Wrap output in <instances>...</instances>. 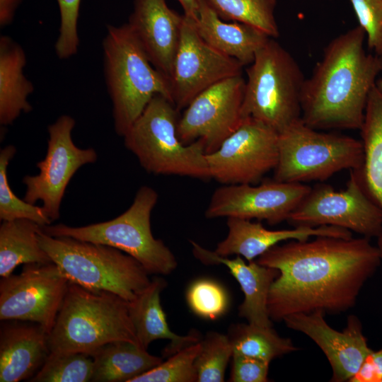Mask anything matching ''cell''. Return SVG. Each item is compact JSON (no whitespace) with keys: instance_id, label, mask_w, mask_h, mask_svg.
Returning a JSON list of instances; mask_svg holds the SVG:
<instances>
[{"instance_id":"cell-1","label":"cell","mask_w":382,"mask_h":382,"mask_svg":"<svg viewBox=\"0 0 382 382\" xmlns=\"http://www.w3.org/2000/svg\"><path fill=\"white\" fill-rule=\"evenodd\" d=\"M382 260L378 249L363 237L316 236L276 245L257 258L279 274L268 295L272 321L295 313L345 312L354 306L366 281Z\"/></svg>"},{"instance_id":"cell-2","label":"cell","mask_w":382,"mask_h":382,"mask_svg":"<svg viewBox=\"0 0 382 382\" xmlns=\"http://www.w3.org/2000/svg\"><path fill=\"white\" fill-rule=\"evenodd\" d=\"M359 25L332 40L304 81L301 120L317 129H360L371 90L382 72V55L367 54Z\"/></svg>"},{"instance_id":"cell-3","label":"cell","mask_w":382,"mask_h":382,"mask_svg":"<svg viewBox=\"0 0 382 382\" xmlns=\"http://www.w3.org/2000/svg\"><path fill=\"white\" fill-rule=\"evenodd\" d=\"M103 51L115 130L124 137L156 95L173 103L171 82L152 65L128 23L107 26Z\"/></svg>"},{"instance_id":"cell-4","label":"cell","mask_w":382,"mask_h":382,"mask_svg":"<svg viewBox=\"0 0 382 382\" xmlns=\"http://www.w3.org/2000/svg\"><path fill=\"white\" fill-rule=\"evenodd\" d=\"M47 340L50 352L88 354L115 341L139 345L127 301L71 282Z\"/></svg>"},{"instance_id":"cell-5","label":"cell","mask_w":382,"mask_h":382,"mask_svg":"<svg viewBox=\"0 0 382 382\" xmlns=\"http://www.w3.org/2000/svg\"><path fill=\"white\" fill-rule=\"evenodd\" d=\"M38 240L69 281L85 288L112 292L131 302L151 283L149 272L140 262L112 246L53 237L41 229Z\"/></svg>"},{"instance_id":"cell-6","label":"cell","mask_w":382,"mask_h":382,"mask_svg":"<svg viewBox=\"0 0 382 382\" xmlns=\"http://www.w3.org/2000/svg\"><path fill=\"white\" fill-rule=\"evenodd\" d=\"M178 112L170 100L156 95L123 137L125 147L149 173L212 179L202 142L180 140Z\"/></svg>"},{"instance_id":"cell-7","label":"cell","mask_w":382,"mask_h":382,"mask_svg":"<svg viewBox=\"0 0 382 382\" xmlns=\"http://www.w3.org/2000/svg\"><path fill=\"white\" fill-rule=\"evenodd\" d=\"M246 74L244 119L253 118L278 134L301 119L306 79L295 59L274 38L257 50Z\"/></svg>"},{"instance_id":"cell-8","label":"cell","mask_w":382,"mask_h":382,"mask_svg":"<svg viewBox=\"0 0 382 382\" xmlns=\"http://www.w3.org/2000/svg\"><path fill=\"white\" fill-rule=\"evenodd\" d=\"M158 198L154 189L143 185L131 206L113 219L79 227L50 224L41 226V230L53 237H71L112 246L136 259L149 274L167 275L175 270L178 262L163 241L152 234L151 214Z\"/></svg>"},{"instance_id":"cell-9","label":"cell","mask_w":382,"mask_h":382,"mask_svg":"<svg viewBox=\"0 0 382 382\" xmlns=\"http://www.w3.org/2000/svg\"><path fill=\"white\" fill-rule=\"evenodd\" d=\"M278 148L274 180L283 183L323 181L342 170H359L364 159L361 140L318 132L301 119L279 134Z\"/></svg>"},{"instance_id":"cell-10","label":"cell","mask_w":382,"mask_h":382,"mask_svg":"<svg viewBox=\"0 0 382 382\" xmlns=\"http://www.w3.org/2000/svg\"><path fill=\"white\" fill-rule=\"evenodd\" d=\"M287 221L295 227H341L369 239L382 235V209L366 191L357 170H351L345 190L326 184L311 187Z\"/></svg>"},{"instance_id":"cell-11","label":"cell","mask_w":382,"mask_h":382,"mask_svg":"<svg viewBox=\"0 0 382 382\" xmlns=\"http://www.w3.org/2000/svg\"><path fill=\"white\" fill-rule=\"evenodd\" d=\"M69 282L53 262L25 264L20 274L1 277L0 320L33 322L49 334Z\"/></svg>"},{"instance_id":"cell-12","label":"cell","mask_w":382,"mask_h":382,"mask_svg":"<svg viewBox=\"0 0 382 382\" xmlns=\"http://www.w3.org/2000/svg\"><path fill=\"white\" fill-rule=\"evenodd\" d=\"M74 126V119L66 115L48 126L46 156L36 164L40 173L23 179L26 187L23 199L33 204L42 201V207L51 221L60 216L62 200L73 175L82 166L93 163L98 158L93 149L75 145L71 137Z\"/></svg>"},{"instance_id":"cell-13","label":"cell","mask_w":382,"mask_h":382,"mask_svg":"<svg viewBox=\"0 0 382 382\" xmlns=\"http://www.w3.org/2000/svg\"><path fill=\"white\" fill-rule=\"evenodd\" d=\"M245 80L242 75L224 79L197 95L178 119L177 134L189 144L202 142L206 154L216 151L243 123Z\"/></svg>"},{"instance_id":"cell-14","label":"cell","mask_w":382,"mask_h":382,"mask_svg":"<svg viewBox=\"0 0 382 382\" xmlns=\"http://www.w3.org/2000/svg\"><path fill=\"white\" fill-rule=\"evenodd\" d=\"M279 134L247 117L213 153L207 154L212 179L223 184H254L271 170L279 158Z\"/></svg>"},{"instance_id":"cell-15","label":"cell","mask_w":382,"mask_h":382,"mask_svg":"<svg viewBox=\"0 0 382 382\" xmlns=\"http://www.w3.org/2000/svg\"><path fill=\"white\" fill-rule=\"evenodd\" d=\"M243 66L206 42L198 34L194 20L184 16L170 78L174 105L178 111L185 109L205 89L242 75Z\"/></svg>"},{"instance_id":"cell-16","label":"cell","mask_w":382,"mask_h":382,"mask_svg":"<svg viewBox=\"0 0 382 382\" xmlns=\"http://www.w3.org/2000/svg\"><path fill=\"white\" fill-rule=\"evenodd\" d=\"M311 189L303 183L274 179L259 185H224L213 192L204 215L207 219H256L275 225L288 220Z\"/></svg>"},{"instance_id":"cell-17","label":"cell","mask_w":382,"mask_h":382,"mask_svg":"<svg viewBox=\"0 0 382 382\" xmlns=\"http://www.w3.org/2000/svg\"><path fill=\"white\" fill-rule=\"evenodd\" d=\"M325 314L321 311L295 313L283 321L289 328L309 337L320 348L332 368L331 381H349L373 350L356 316H349L345 328L340 332L327 323Z\"/></svg>"},{"instance_id":"cell-18","label":"cell","mask_w":382,"mask_h":382,"mask_svg":"<svg viewBox=\"0 0 382 382\" xmlns=\"http://www.w3.org/2000/svg\"><path fill=\"white\" fill-rule=\"evenodd\" d=\"M183 21L166 0H134L127 23L152 65L170 80Z\"/></svg>"},{"instance_id":"cell-19","label":"cell","mask_w":382,"mask_h":382,"mask_svg":"<svg viewBox=\"0 0 382 382\" xmlns=\"http://www.w3.org/2000/svg\"><path fill=\"white\" fill-rule=\"evenodd\" d=\"M228 233L214 252L220 256L236 255L248 262L255 260L272 247L289 240L306 241L314 236L352 238V231L333 226H296L292 229L270 230L260 222L236 217L227 218Z\"/></svg>"},{"instance_id":"cell-20","label":"cell","mask_w":382,"mask_h":382,"mask_svg":"<svg viewBox=\"0 0 382 382\" xmlns=\"http://www.w3.org/2000/svg\"><path fill=\"white\" fill-rule=\"evenodd\" d=\"M194 256L205 265L226 266L239 284L244 300L239 306L238 315L248 323L260 327H272L267 310L270 287L278 277L279 271L259 264L256 260L246 263L242 257L233 259L216 255L200 245L190 241Z\"/></svg>"},{"instance_id":"cell-21","label":"cell","mask_w":382,"mask_h":382,"mask_svg":"<svg viewBox=\"0 0 382 382\" xmlns=\"http://www.w3.org/2000/svg\"><path fill=\"white\" fill-rule=\"evenodd\" d=\"M48 334L38 324H6L0 330V382L29 381L50 350Z\"/></svg>"},{"instance_id":"cell-22","label":"cell","mask_w":382,"mask_h":382,"mask_svg":"<svg viewBox=\"0 0 382 382\" xmlns=\"http://www.w3.org/2000/svg\"><path fill=\"white\" fill-rule=\"evenodd\" d=\"M166 286L167 282L163 278L154 277L149 285L134 301L129 302V317L139 345L147 350L152 342L168 340L169 344L162 352L163 357L197 343L202 338L197 330H191L185 335H179L170 330L160 298Z\"/></svg>"},{"instance_id":"cell-23","label":"cell","mask_w":382,"mask_h":382,"mask_svg":"<svg viewBox=\"0 0 382 382\" xmlns=\"http://www.w3.org/2000/svg\"><path fill=\"white\" fill-rule=\"evenodd\" d=\"M194 24L198 34L206 42L243 66L252 64L257 50L271 38L250 25L226 22L205 0L199 1L198 16L194 20Z\"/></svg>"},{"instance_id":"cell-24","label":"cell","mask_w":382,"mask_h":382,"mask_svg":"<svg viewBox=\"0 0 382 382\" xmlns=\"http://www.w3.org/2000/svg\"><path fill=\"white\" fill-rule=\"evenodd\" d=\"M26 54L23 47L7 35L0 37V123L12 124L22 112H29L28 100L34 86L23 74Z\"/></svg>"},{"instance_id":"cell-25","label":"cell","mask_w":382,"mask_h":382,"mask_svg":"<svg viewBox=\"0 0 382 382\" xmlns=\"http://www.w3.org/2000/svg\"><path fill=\"white\" fill-rule=\"evenodd\" d=\"M359 130L364 159L357 170L366 191L382 209V93L376 85L369 93ZM377 239L382 259V235Z\"/></svg>"},{"instance_id":"cell-26","label":"cell","mask_w":382,"mask_h":382,"mask_svg":"<svg viewBox=\"0 0 382 382\" xmlns=\"http://www.w3.org/2000/svg\"><path fill=\"white\" fill-rule=\"evenodd\" d=\"M93 360V382H130L156 367L163 358L128 341L107 343L89 354Z\"/></svg>"},{"instance_id":"cell-27","label":"cell","mask_w":382,"mask_h":382,"mask_svg":"<svg viewBox=\"0 0 382 382\" xmlns=\"http://www.w3.org/2000/svg\"><path fill=\"white\" fill-rule=\"evenodd\" d=\"M41 226L25 219L5 221L0 226V276L6 277L21 264L52 262L38 240Z\"/></svg>"},{"instance_id":"cell-28","label":"cell","mask_w":382,"mask_h":382,"mask_svg":"<svg viewBox=\"0 0 382 382\" xmlns=\"http://www.w3.org/2000/svg\"><path fill=\"white\" fill-rule=\"evenodd\" d=\"M233 354H241L271 362L275 358L299 349L290 338L282 337L272 327L250 323L232 324L226 334Z\"/></svg>"},{"instance_id":"cell-29","label":"cell","mask_w":382,"mask_h":382,"mask_svg":"<svg viewBox=\"0 0 382 382\" xmlns=\"http://www.w3.org/2000/svg\"><path fill=\"white\" fill-rule=\"evenodd\" d=\"M225 21L238 22L254 27L271 38L279 35L274 17L277 0H205Z\"/></svg>"},{"instance_id":"cell-30","label":"cell","mask_w":382,"mask_h":382,"mask_svg":"<svg viewBox=\"0 0 382 382\" xmlns=\"http://www.w3.org/2000/svg\"><path fill=\"white\" fill-rule=\"evenodd\" d=\"M93 360L83 352H50L31 382H87L91 381Z\"/></svg>"},{"instance_id":"cell-31","label":"cell","mask_w":382,"mask_h":382,"mask_svg":"<svg viewBox=\"0 0 382 382\" xmlns=\"http://www.w3.org/2000/svg\"><path fill=\"white\" fill-rule=\"evenodd\" d=\"M14 146L8 145L0 151V219L3 221L25 219L40 226L51 224L52 221L41 207L18 197L11 189L7 177V168L16 154Z\"/></svg>"},{"instance_id":"cell-32","label":"cell","mask_w":382,"mask_h":382,"mask_svg":"<svg viewBox=\"0 0 382 382\" xmlns=\"http://www.w3.org/2000/svg\"><path fill=\"white\" fill-rule=\"evenodd\" d=\"M200 349L195 365L197 382H222L227 365L233 356L227 335L209 332L200 340Z\"/></svg>"},{"instance_id":"cell-33","label":"cell","mask_w":382,"mask_h":382,"mask_svg":"<svg viewBox=\"0 0 382 382\" xmlns=\"http://www.w3.org/2000/svg\"><path fill=\"white\" fill-rule=\"evenodd\" d=\"M200 342V341H199ZM190 345L168 357L156 367L132 379L130 382H195V361L200 342Z\"/></svg>"},{"instance_id":"cell-34","label":"cell","mask_w":382,"mask_h":382,"mask_svg":"<svg viewBox=\"0 0 382 382\" xmlns=\"http://www.w3.org/2000/svg\"><path fill=\"white\" fill-rule=\"evenodd\" d=\"M186 300L190 309L197 316L214 320L222 316L228 306L224 287L210 279H199L188 286Z\"/></svg>"},{"instance_id":"cell-35","label":"cell","mask_w":382,"mask_h":382,"mask_svg":"<svg viewBox=\"0 0 382 382\" xmlns=\"http://www.w3.org/2000/svg\"><path fill=\"white\" fill-rule=\"evenodd\" d=\"M81 1V0H57L60 23L54 50L60 59H67L78 52V20Z\"/></svg>"},{"instance_id":"cell-36","label":"cell","mask_w":382,"mask_h":382,"mask_svg":"<svg viewBox=\"0 0 382 382\" xmlns=\"http://www.w3.org/2000/svg\"><path fill=\"white\" fill-rule=\"evenodd\" d=\"M367 35V45L376 54L382 55V0H349Z\"/></svg>"},{"instance_id":"cell-37","label":"cell","mask_w":382,"mask_h":382,"mask_svg":"<svg viewBox=\"0 0 382 382\" xmlns=\"http://www.w3.org/2000/svg\"><path fill=\"white\" fill-rule=\"evenodd\" d=\"M270 362L245 355L233 354L231 382H266Z\"/></svg>"},{"instance_id":"cell-38","label":"cell","mask_w":382,"mask_h":382,"mask_svg":"<svg viewBox=\"0 0 382 382\" xmlns=\"http://www.w3.org/2000/svg\"><path fill=\"white\" fill-rule=\"evenodd\" d=\"M22 0H0V26L4 28L13 21Z\"/></svg>"},{"instance_id":"cell-39","label":"cell","mask_w":382,"mask_h":382,"mask_svg":"<svg viewBox=\"0 0 382 382\" xmlns=\"http://www.w3.org/2000/svg\"><path fill=\"white\" fill-rule=\"evenodd\" d=\"M366 359L372 366L376 382H382V349L377 351L373 350Z\"/></svg>"},{"instance_id":"cell-40","label":"cell","mask_w":382,"mask_h":382,"mask_svg":"<svg viewBox=\"0 0 382 382\" xmlns=\"http://www.w3.org/2000/svg\"><path fill=\"white\" fill-rule=\"evenodd\" d=\"M183 9V15L186 17L196 20L200 0H178Z\"/></svg>"},{"instance_id":"cell-41","label":"cell","mask_w":382,"mask_h":382,"mask_svg":"<svg viewBox=\"0 0 382 382\" xmlns=\"http://www.w3.org/2000/svg\"><path fill=\"white\" fill-rule=\"evenodd\" d=\"M376 86L378 89L382 93V79L376 80Z\"/></svg>"}]
</instances>
